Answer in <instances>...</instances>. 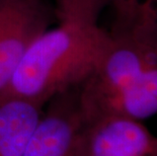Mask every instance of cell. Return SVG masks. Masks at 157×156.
<instances>
[{
  "mask_svg": "<svg viewBox=\"0 0 157 156\" xmlns=\"http://www.w3.org/2000/svg\"><path fill=\"white\" fill-rule=\"evenodd\" d=\"M108 4L129 13L157 32V0H109Z\"/></svg>",
  "mask_w": 157,
  "mask_h": 156,
  "instance_id": "8",
  "label": "cell"
},
{
  "mask_svg": "<svg viewBox=\"0 0 157 156\" xmlns=\"http://www.w3.org/2000/svg\"><path fill=\"white\" fill-rule=\"evenodd\" d=\"M58 21L98 24V16L109 0H53Z\"/></svg>",
  "mask_w": 157,
  "mask_h": 156,
  "instance_id": "7",
  "label": "cell"
},
{
  "mask_svg": "<svg viewBox=\"0 0 157 156\" xmlns=\"http://www.w3.org/2000/svg\"><path fill=\"white\" fill-rule=\"evenodd\" d=\"M22 156H78L85 118L78 87L52 98Z\"/></svg>",
  "mask_w": 157,
  "mask_h": 156,
  "instance_id": "4",
  "label": "cell"
},
{
  "mask_svg": "<svg viewBox=\"0 0 157 156\" xmlns=\"http://www.w3.org/2000/svg\"><path fill=\"white\" fill-rule=\"evenodd\" d=\"M50 18L43 0H0V92L29 46L50 28Z\"/></svg>",
  "mask_w": 157,
  "mask_h": 156,
  "instance_id": "3",
  "label": "cell"
},
{
  "mask_svg": "<svg viewBox=\"0 0 157 156\" xmlns=\"http://www.w3.org/2000/svg\"><path fill=\"white\" fill-rule=\"evenodd\" d=\"M78 156H157V136L141 121L119 115L85 119Z\"/></svg>",
  "mask_w": 157,
  "mask_h": 156,
  "instance_id": "5",
  "label": "cell"
},
{
  "mask_svg": "<svg viewBox=\"0 0 157 156\" xmlns=\"http://www.w3.org/2000/svg\"><path fill=\"white\" fill-rule=\"evenodd\" d=\"M108 43V32L98 24L59 21L33 42L0 94L45 108L52 98L79 87L92 74Z\"/></svg>",
  "mask_w": 157,
  "mask_h": 156,
  "instance_id": "2",
  "label": "cell"
},
{
  "mask_svg": "<svg viewBox=\"0 0 157 156\" xmlns=\"http://www.w3.org/2000/svg\"><path fill=\"white\" fill-rule=\"evenodd\" d=\"M44 108L16 96L0 94V156H22Z\"/></svg>",
  "mask_w": 157,
  "mask_h": 156,
  "instance_id": "6",
  "label": "cell"
},
{
  "mask_svg": "<svg viewBox=\"0 0 157 156\" xmlns=\"http://www.w3.org/2000/svg\"><path fill=\"white\" fill-rule=\"evenodd\" d=\"M109 43L95 70L78 87L85 119L119 115L142 121L157 115V32L113 9Z\"/></svg>",
  "mask_w": 157,
  "mask_h": 156,
  "instance_id": "1",
  "label": "cell"
}]
</instances>
